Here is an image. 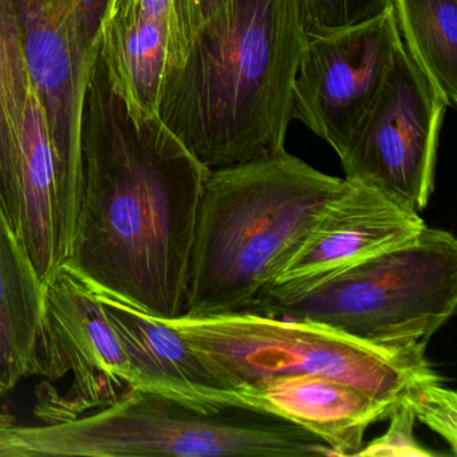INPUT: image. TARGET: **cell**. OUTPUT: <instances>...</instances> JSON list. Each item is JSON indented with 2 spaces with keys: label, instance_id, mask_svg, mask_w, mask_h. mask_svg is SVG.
Returning <instances> with one entry per match:
<instances>
[{
  "label": "cell",
  "instance_id": "6da1fadb",
  "mask_svg": "<svg viewBox=\"0 0 457 457\" xmlns=\"http://www.w3.org/2000/svg\"><path fill=\"white\" fill-rule=\"evenodd\" d=\"M208 172L162 120L132 138L85 135L84 186L63 266L146 314L181 317Z\"/></svg>",
  "mask_w": 457,
  "mask_h": 457
},
{
  "label": "cell",
  "instance_id": "7a4b0ae2",
  "mask_svg": "<svg viewBox=\"0 0 457 457\" xmlns=\"http://www.w3.org/2000/svg\"><path fill=\"white\" fill-rule=\"evenodd\" d=\"M301 0H223L168 76L159 117L208 170L286 151Z\"/></svg>",
  "mask_w": 457,
  "mask_h": 457
},
{
  "label": "cell",
  "instance_id": "3957f363",
  "mask_svg": "<svg viewBox=\"0 0 457 457\" xmlns=\"http://www.w3.org/2000/svg\"><path fill=\"white\" fill-rule=\"evenodd\" d=\"M345 179L283 151L210 170L189 259L188 317L242 312L301 247Z\"/></svg>",
  "mask_w": 457,
  "mask_h": 457
},
{
  "label": "cell",
  "instance_id": "277c9868",
  "mask_svg": "<svg viewBox=\"0 0 457 457\" xmlns=\"http://www.w3.org/2000/svg\"><path fill=\"white\" fill-rule=\"evenodd\" d=\"M457 306V240L425 227L403 245L296 285H270L242 312L320 323L379 345L429 342Z\"/></svg>",
  "mask_w": 457,
  "mask_h": 457
},
{
  "label": "cell",
  "instance_id": "5b68a950",
  "mask_svg": "<svg viewBox=\"0 0 457 457\" xmlns=\"http://www.w3.org/2000/svg\"><path fill=\"white\" fill-rule=\"evenodd\" d=\"M167 320L234 390L274 377L309 374L413 411L424 390L443 381L428 361L424 341L371 344L320 323L251 312Z\"/></svg>",
  "mask_w": 457,
  "mask_h": 457
},
{
  "label": "cell",
  "instance_id": "8992f818",
  "mask_svg": "<svg viewBox=\"0 0 457 457\" xmlns=\"http://www.w3.org/2000/svg\"><path fill=\"white\" fill-rule=\"evenodd\" d=\"M79 456L334 457L299 425L240 403H195L133 387L68 427Z\"/></svg>",
  "mask_w": 457,
  "mask_h": 457
},
{
  "label": "cell",
  "instance_id": "52a82bcc",
  "mask_svg": "<svg viewBox=\"0 0 457 457\" xmlns=\"http://www.w3.org/2000/svg\"><path fill=\"white\" fill-rule=\"evenodd\" d=\"M33 376L41 377L34 414L45 424L108 408L132 389L124 346L97 293L65 266L45 282Z\"/></svg>",
  "mask_w": 457,
  "mask_h": 457
},
{
  "label": "cell",
  "instance_id": "ba28073f",
  "mask_svg": "<svg viewBox=\"0 0 457 457\" xmlns=\"http://www.w3.org/2000/svg\"><path fill=\"white\" fill-rule=\"evenodd\" d=\"M448 109L400 39L376 104L339 159L345 180L424 211L435 191L438 140Z\"/></svg>",
  "mask_w": 457,
  "mask_h": 457
},
{
  "label": "cell",
  "instance_id": "9c48e42d",
  "mask_svg": "<svg viewBox=\"0 0 457 457\" xmlns=\"http://www.w3.org/2000/svg\"><path fill=\"white\" fill-rule=\"evenodd\" d=\"M106 0H15L26 65L58 160L84 186L85 104Z\"/></svg>",
  "mask_w": 457,
  "mask_h": 457
},
{
  "label": "cell",
  "instance_id": "30bf717a",
  "mask_svg": "<svg viewBox=\"0 0 457 457\" xmlns=\"http://www.w3.org/2000/svg\"><path fill=\"white\" fill-rule=\"evenodd\" d=\"M398 44L392 7L369 22L307 37L293 85L294 119L339 159L376 104Z\"/></svg>",
  "mask_w": 457,
  "mask_h": 457
},
{
  "label": "cell",
  "instance_id": "8fae6325",
  "mask_svg": "<svg viewBox=\"0 0 457 457\" xmlns=\"http://www.w3.org/2000/svg\"><path fill=\"white\" fill-rule=\"evenodd\" d=\"M427 227L419 212L365 184L345 180L271 285H296L403 245ZM270 286V285H269Z\"/></svg>",
  "mask_w": 457,
  "mask_h": 457
},
{
  "label": "cell",
  "instance_id": "7c38bea8",
  "mask_svg": "<svg viewBox=\"0 0 457 457\" xmlns=\"http://www.w3.org/2000/svg\"><path fill=\"white\" fill-rule=\"evenodd\" d=\"M97 295L124 346L132 389L154 390L195 403H237L235 390L167 320L117 296Z\"/></svg>",
  "mask_w": 457,
  "mask_h": 457
},
{
  "label": "cell",
  "instance_id": "4fadbf2b",
  "mask_svg": "<svg viewBox=\"0 0 457 457\" xmlns=\"http://www.w3.org/2000/svg\"><path fill=\"white\" fill-rule=\"evenodd\" d=\"M237 403L263 409L322 438L333 456H355L366 430L395 406L370 393L325 377L280 376L237 387Z\"/></svg>",
  "mask_w": 457,
  "mask_h": 457
},
{
  "label": "cell",
  "instance_id": "5bb4252c",
  "mask_svg": "<svg viewBox=\"0 0 457 457\" xmlns=\"http://www.w3.org/2000/svg\"><path fill=\"white\" fill-rule=\"evenodd\" d=\"M45 282L0 205V395L33 376Z\"/></svg>",
  "mask_w": 457,
  "mask_h": 457
},
{
  "label": "cell",
  "instance_id": "9a60e30c",
  "mask_svg": "<svg viewBox=\"0 0 457 457\" xmlns=\"http://www.w3.org/2000/svg\"><path fill=\"white\" fill-rule=\"evenodd\" d=\"M401 44L449 109L457 104V0H392Z\"/></svg>",
  "mask_w": 457,
  "mask_h": 457
},
{
  "label": "cell",
  "instance_id": "2e32d148",
  "mask_svg": "<svg viewBox=\"0 0 457 457\" xmlns=\"http://www.w3.org/2000/svg\"><path fill=\"white\" fill-rule=\"evenodd\" d=\"M30 79L15 0H0V195L17 162Z\"/></svg>",
  "mask_w": 457,
  "mask_h": 457
},
{
  "label": "cell",
  "instance_id": "e0dca14e",
  "mask_svg": "<svg viewBox=\"0 0 457 457\" xmlns=\"http://www.w3.org/2000/svg\"><path fill=\"white\" fill-rule=\"evenodd\" d=\"M101 21L152 23L162 28L170 41V74L186 62L199 29L195 0H106Z\"/></svg>",
  "mask_w": 457,
  "mask_h": 457
},
{
  "label": "cell",
  "instance_id": "ac0fdd59",
  "mask_svg": "<svg viewBox=\"0 0 457 457\" xmlns=\"http://www.w3.org/2000/svg\"><path fill=\"white\" fill-rule=\"evenodd\" d=\"M392 0H301L302 20L307 36L342 30L376 20Z\"/></svg>",
  "mask_w": 457,
  "mask_h": 457
},
{
  "label": "cell",
  "instance_id": "d6986e66",
  "mask_svg": "<svg viewBox=\"0 0 457 457\" xmlns=\"http://www.w3.org/2000/svg\"><path fill=\"white\" fill-rule=\"evenodd\" d=\"M389 427L386 432L363 444L357 452L358 457H435L437 452L422 446L414 436V422L417 421L413 411L408 405L395 406L390 411Z\"/></svg>",
  "mask_w": 457,
  "mask_h": 457
},
{
  "label": "cell",
  "instance_id": "ffe728a7",
  "mask_svg": "<svg viewBox=\"0 0 457 457\" xmlns=\"http://www.w3.org/2000/svg\"><path fill=\"white\" fill-rule=\"evenodd\" d=\"M417 421L437 433L449 444L452 454L456 456L457 446V397L453 390L443 381L430 385L414 408Z\"/></svg>",
  "mask_w": 457,
  "mask_h": 457
},
{
  "label": "cell",
  "instance_id": "44dd1931",
  "mask_svg": "<svg viewBox=\"0 0 457 457\" xmlns=\"http://www.w3.org/2000/svg\"><path fill=\"white\" fill-rule=\"evenodd\" d=\"M196 2L197 18H199V28L204 21H207L213 14L216 9L220 6L223 0H195Z\"/></svg>",
  "mask_w": 457,
  "mask_h": 457
}]
</instances>
